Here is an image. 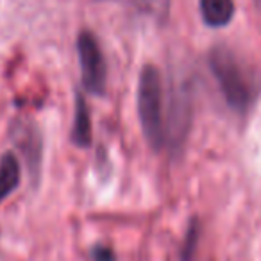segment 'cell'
Instances as JSON below:
<instances>
[{
    "label": "cell",
    "mask_w": 261,
    "mask_h": 261,
    "mask_svg": "<svg viewBox=\"0 0 261 261\" xmlns=\"http://www.w3.org/2000/svg\"><path fill=\"white\" fill-rule=\"evenodd\" d=\"M207 63L229 108L245 113L259 90L252 70L227 47H215L210 52Z\"/></svg>",
    "instance_id": "obj_1"
},
{
    "label": "cell",
    "mask_w": 261,
    "mask_h": 261,
    "mask_svg": "<svg viewBox=\"0 0 261 261\" xmlns=\"http://www.w3.org/2000/svg\"><path fill=\"white\" fill-rule=\"evenodd\" d=\"M138 116L143 136L152 150L165 147L163 81L154 65H145L138 81Z\"/></svg>",
    "instance_id": "obj_2"
},
{
    "label": "cell",
    "mask_w": 261,
    "mask_h": 261,
    "mask_svg": "<svg viewBox=\"0 0 261 261\" xmlns=\"http://www.w3.org/2000/svg\"><path fill=\"white\" fill-rule=\"evenodd\" d=\"M77 52L81 63L83 86L91 95H104L106 91V61L97 38L88 31H83L77 38Z\"/></svg>",
    "instance_id": "obj_3"
},
{
    "label": "cell",
    "mask_w": 261,
    "mask_h": 261,
    "mask_svg": "<svg viewBox=\"0 0 261 261\" xmlns=\"http://www.w3.org/2000/svg\"><path fill=\"white\" fill-rule=\"evenodd\" d=\"M9 136L25 161L33 185H38L43 160V138L38 125L29 118H15L9 127Z\"/></svg>",
    "instance_id": "obj_4"
},
{
    "label": "cell",
    "mask_w": 261,
    "mask_h": 261,
    "mask_svg": "<svg viewBox=\"0 0 261 261\" xmlns=\"http://www.w3.org/2000/svg\"><path fill=\"white\" fill-rule=\"evenodd\" d=\"M190 125H192V100L185 90H179L172 98L168 120H165V145H168L172 150L179 149L188 136Z\"/></svg>",
    "instance_id": "obj_5"
},
{
    "label": "cell",
    "mask_w": 261,
    "mask_h": 261,
    "mask_svg": "<svg viewBox=\"0 0 261 261\" xmlns=\"http://www.w3.org/2000/svg\"><path fill=\"white\" fill-rule=\"evenodd\" d=\"M91 115L88 109L86 98L81 93L75 95V115H73V125H72V142L81 149H86L91 145Z\"/></svg>",
    "instance_id": "obj_6"
},
{
    "label": "cell",
    "mask_w": 261,
    "mask_h": 261,
    "mask_svg": "<svg viewBox=\"0 0 261 261\" xmlns=\"http://www.w3.org/2000/svg\"><path fill=\"white\" fill-rule=\"evenodd\" d=\"M200 15L210 27H224L234 16L232 0H200Z\"/></svg>",
    "instance_id": "obj_7"
},
{
    "label": "cell",
    "mask_w": 261,
    "mask_h": 261,
    "mask_svg": "<svg viewBox=\"0 0 261 261\" xmlns=\"http://www.w3.org/2000/svg\"><path fill=\"white\" fill-rule=\"evenodd\" d=\"M20 185V163L13 152L0 158V204L4 202Z\"/></svg>",
    "instance_id": "obj_8"
},
{
    "label": "cell",
    "mask_w": 261,
    "mask_h": 261,
    "mask_svg": "<svg viewBox=\"0 0 261 261\" xmlns=\"http://www.w3.org/2000/svg\"><path fill=\"white\" fill-rule=\"evenodd\" d=\"M138 13L150 16L158 22H165L170 11V0H122Z\"/></svg>",
    "instance_id": "obj_9"
},
{
    "label": "cell",
    "mask_w": 261,
    "mask_h": 261,
    "mask_svg": "<svg viewBox=\"0 0 261 261\" xmlns=\"http://www.w3.org/2000/svg\"><path fill=\"white\" fill-rule=\"evenodd\" d=\"M199 234H200V224L197 222V218H193L188 225V231H186L185 242H182V247H181V252H179L181 261H192L193 259L195 250H197V243H199Z\"/></svg>",
    "instance_id": "obj_10"
},
{
    "label": "cell",
    "mask_w": 261,
    "mask_h": 261,
    "mask_svg": "<svg viewBox=\"0 0 261 261\" xmlns=\"http://www.w3.org/2000/svg\"><path fill=\"white\" fill-rule=\"evenodd\" d=\"M91 259L93 261H115V252L106 245H95L91 249Z\"/></svg>",
    "instance_id": "obj_11"
}]
</instances>
